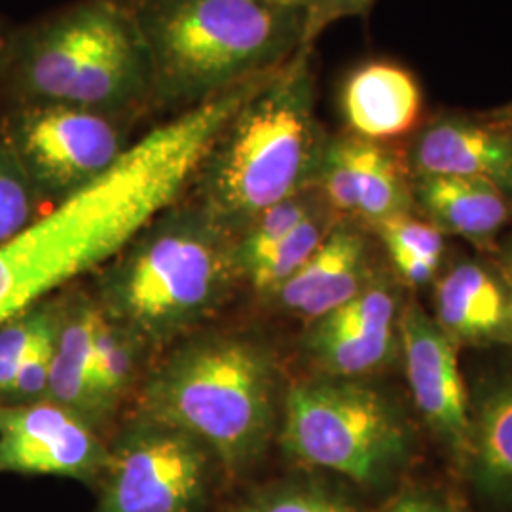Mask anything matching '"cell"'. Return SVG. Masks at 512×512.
I'll return each mask as SVG.
<instances>
[{"label": "cell", "mask_w": 512, "mask_h": 512, "mask_svg": "<svg viewBox=\"0 0 512 512\" xmlns=\"http://www.w3.org/2000/svg\"><path fill=\"white\" fill-rule=\"evenodd\" d=\"M283 446L304 465L380 486L406 465L412 435L382 391L357 378L327 376L289 391Z\"/></svg>", "instance_id": "7"}, {"label": "cell", "mask_w": 512, "mask_h": 512, "mask_svg": "<svg viewBox=\"0 0 512 512\" xmlns=\"http://www.w3.org/2000/svg\"><path fill=\"white\" fill-rule=\"evenodd\" d=\"M154 109H192L274 74L304 48L306 10L264 0H129Z\"/></svg>", "instance_id": "3"}, {"label": "cell", "mask_w": 512, "mask_h": 512, "mask_svg": "<svg viewBox=\"0 0 512 512\" xmlns=\"http://www.w3.org/2000/svg\"><path fill=\"white\" fill-rule=\"evenodd\" d=\"M414 203L442 234H452L490 249L511 220L512 200L494 184L423 175L414 177Z\"/></svg>", "instance_id": "18"}, {"label": "cell", "mask_w": 512, "mask_h": 512, "mask_svg": "<svg viewBox=\"0 0 512 512\" xmlns=\"http://www.w3.org/2000/svg\"><path fill=\"white\" fill-rule=\"evenodd\" d=\"M109 448L54 401L0 406V475L101 478Z\"/></svg>", "instance_id": "10"}, {"label": "cell", "mask_w": 512, "mask_h": 512, "mask_svg": "<svg viewBox=\"0 0 512 512\" xmlns=\"http://www.w3.org/2000/svg\"><path fill=\"white\" fill-rule=\"evenodd\" d=\"M368 272L365 236L338 220L308 262L275 294L285 310L319 321L361 293L370 283Z\"/></svg>", "instance_id": "15"}, {"label": "cell", "mask_w": 512, "mask_h": 512, "mask_svg": "<svg viewBox=\"0 0 512 512\" xmlns=\"http://www.w3.org/2000/svg\"><path fill=\"white\" fill-rule=\"evenodd\" d=\"M55 325H57V311L54 321L38 334L35 344L25 353L19 365L16 382L12 385L8 397L16 404L37 403L48 397V385L52 374V361H54Z\"/></svg>", "instance_id": "26"}, {"label": "cell", "mask_w": 512, "mask_h": 512, "mask_svg": "<svg viewBox=\"0 0 512 512\" xmlns=\"http://www.w3.org/2000/svg\"><path fill=\"white\" fill-rule=\"evenodd\" d=\"M313 50L251 93L207 150L192 183L198 205L234 236L253 220L315 186L329 139L317 114Z\"/></svg>", "instance_id": "2"}, {"label": "cell", "mask_w": 512, "mask_h": 512, "mask_svg": "<svg viewBox=\"0 0 512 512\" xmlns=\"http://www.w3.org/2000/svg\"><path fill=\"white\" fill-rule=\"evenodd\" d=\"M236 268L234 234L198 203H175L122 253L110 306L135 336L165 342L219 304Z\"/></svg>", "instance_id": "5"}, {"label": "cell", "mask_w": 512, "mask_h": 512, "mask_svg": "<svg viewBox=\"0 0 512 512\" xmlns=\"http://www.w3.org/2000/svg\"><path fill=\"white\" fill-rule=\"evenodd\" d=\"M397 272L403 275L404 281H408L410 285H425L429 281H433V277L439 270L440 262L425 258V256L412 255L406 251H387Z\"/></svg>", "instance_id": "30"}, {"label": "cell", "mask_w": 512, "mask_h": 512, "mask_svg": "<svg viewBox=\"0 0 512 512\" xmlns=\"http://www.w3.org/2000/svg\"><path fill=\"white\" fill-rule=\"evenodd\" d=\"M423 95L414 74L391 61H368L349 73L340 109L349 133L385 143L418 126Z\"/></svg>", "instance_id": "16"}, {"label": "cell", "mask_w": 512, "mask_h": 512, "mask_svg": "<svg viewBox=\"0 0 512 512\" xmlns=\"http://www.w3.org/2000/svg\"><path fill=\"white\" fill-rule=\"evenodd\" d=\"M2 131H4V116L0 114V137H2Z\"/></svg>", "instance_id": "36"}, {"label": "cell", "mask_w": 512, "mask_h": 512, "mask_svg": "<svg viewBox=\"0 0 512 512\" xmlns=\"http://www.w3.org/2000/svg\"><path fill=\"white\" fill-rule=\"evenodd\" d=\"M435 321L458 346H512V291L486 264L463 260L435 287Z\"/></svg>", "instance_id": "14"}, {"label": "cell", "mask_w": 512, "mask_h": 512, "mask_svg": "<svg viewBox=\"0 0 512 512\" xmlns=\"http://www.w3.org/2000/svg\"><path fill=\"white\" fill-rule=\"evenodd\" d=\"M412 183L393 148L351 133L327 139L315 179L332 213L372 228L414 211Z\"/></svg>", "instance_id": "12"}, {"label": "cell", "mask_w": 512, "mask_h": 512, "mask_svg": "<svg viewBox=\"0 0 512 512\" xmlns=\"http://www.w3.org/2000/svg\"><path fill=\"white\" fill-rule=\"evenodd\" d=\"M308 348L329 376L359 378L389 365L401 351L399 327L376 332H310Z\"/></svg>", "instance_id": "20"}, {"label": "cell", "mask_w": 512, "mask_h": 512, "mask_svg": "<svg viewBox=\"0 0 512 512\" xmlns=\"http://www.w3.org/2000/svg\"><path fill=\"white\" fill-rule=\"evenodd\" d=\"M387 512H448L433 495L423 492H406L399 495Z\"/></svg>", "instance_id": "31"}, {"label": "cell", "mask_w": 512, "mask_h": 512, "mask_svg": "<svg viewBox=\"0 0 512 512\" xmlns=\"http://www.w3.org/2000/svg\"><path fill=\"white\" fill-rule=\"evenodd\" d=\"M270 76L226 90L150 129L107 173L61 198L50 213L4 243L0 325L122 255L152 220L181 202L217 135Z\"/></svg>", "instance_id": "1"}, {"label": "cell", "mask_w": 512, "mask_h": 512, "mask_svg": "<svg viewBox=\"0 0 512 512\" xmlns=\"http://www.w3.org/2000/svg\"><path fill=\"white\" fill-rule=\"evenodd\" d=\"M217 465L196 437L143 414L109 450L95 512H202Z\"/></svg>", "instance_id": "8"}, {"label": "cell", "mask_w": 512, "mask_h": 512, "mask_svg": "<svg viewBox=\"0 0 512 512\" xmlns=\"http://www.w3.org/2000/svg\"><path fill=\"white\" fill-rule=\"evenodd\" d=\"M143 406V414L196 437L226 471L238 473L272 435L274 368L251 342L196 340L152 374Z\"/></svg>", "instance_id": "6"}, {"label": "cell", "mask_w": 512, "mask_h": 512, "mask_svg": "<svg viewBox=\"0 0 512 512\" xmlns=\"http://www.w3.org/2000/svg\"><path fill=\"white\" fill-rule=\"evenodd\" d=\"M376 0H310L306 8V35L304 48L313 50L315 40L340 19L366 16Z\"/></svg>", "instance_id": "29"}, {"label": "cell", "mask_w": 512, "mask_h": 512, "mask_svg": "<svg viewBox=\"0 0 512 512\" xmlns=\"http://www.w3.org/2000/svg\"><path fill=\"white\" fill-rule=\"evenodd\" d=\"M480 118H484L486 122L494 124L497 128L512 131V101L501 105V107L488 110V112H484V114H480Z\"/></svg>", "instance_id": "32"}, {"label": "cell", "mask_w": 512, "mask_h": 512, "mask_svg": "<svg viewBox=\"0 0 512 512\" xmlns=\"http://www.w3.org/2000/svg\"><path fill=\"white\" fill-rule=\"evenodd\" d=\"M38 196L18 154L0 137V247L35 220Z\"/></svg>", "instance_id": "24"}, {"label": "cell", "mask_w": 512, "mask_h": 512, "mask_svg": "<svg viewBox=\"0 0 512 512\" xmlns=\"http://www.w3.org/2000/svg\"><path fill=\"white\" fill-rule=\"evenodd\" d=\"M497 270H499V274L503 275V279L509 283L512 291V234L499 247V266H497Z\"/></svg>", "instance_id": "33"}, {"label": "cell", "mask_w": 512, "mask_h": 512, "mask_svg": "<svg viewBox=\"0 0 512 512\" xmlns=\"http://www.w3.org/2000/svg\"><path fill=\"white\" fill-rule=\"evenodd\" d=\"M8 42H10V37H6V35H4V31L0 29V74L4 71L6 52H8Z\"/></svg>", "instance_id": "34"}, {"label": "cell", "mask_w": 512, "mask_h": 512, "mask_svg": "<svg viewBox=\"0 0 512 512\" xmlns=\"http://www.w3.org/2000/svg\"><path fill=\"white\" fill-rule=\"evenodd\" d=\"M408 167L414 177L440 175L494 184L512 200V131L484 118L439 116L418 131Z\"/></svg>", "instance_id": "13"}, {"label": "cell", "mask_w": 512, "mask_h": 512, "mask_svg": "<svg viewBox=\"0 0 512 512\" xmlns=\"http://www.w3.org/2000/svg\"><path fill=\"white\" fill-rule=\"evenodd\" d=\"M245 512H353L334 495L304 484L277 486L256 495Z\"/></svg>", "instance_id": "28"}, {"label": "cell", "mask_w": 512, "mask_h": 512, "mask_svg": "<svg viewBox=\"0 0 512 512\" xmlns=\"http://www.w3.org/2000/svg\"><path fill=\"white\" fill-rule=\"evenodd\" d=\"M336 222L338 220L332 217L327 202L321 203L247 272L255 289L262 293H277L308 262Z\"/></svg>", "instance_id": "21"}, {"label": "cell", "mask_w": 512, "mask_h": 512, "mask_svg": "<svg viewBox=\"0 0 512 512\" xmlns=\"http://www.w3.org/2000/svg\"><path fill=\"white\" fill-rule=\"evenodd\" d=\"M469 410V450L461 465L478 492L512 507V372L480 380Z\"/></svg>", "instance_id": "17"}, {"label": "cell", "mask_w": 512, "mask_h": 512, "mask_svg": "<svg viewBox=\"0 0 512 512\" xmlns=\"http://www.w3.org/2000/svg\"><path fill=\"white\" fill-rule=\"evenodd\" d=\"M399 300L384 283H368L344 306L315 321V329L330 332H376L395 329L399 323Z\"/></svg>", "instance_id": "25"}, {"label": "cell", "mask_w": 512, "mask_h": 512, "mask_svg": "<svg viewBox=\"0 0 512 512\" xmlns=\"http://www.w3.org/2000/svg\"><path fill=\"white\" fill-rule=\"evenodd\" d=\"M135 334L97 311L93 323L92 382L99 397L114 403L135 368Z\"/></svg>", "instance_id": "23"}, {"label": "cell", "mask_w": 512, "mask_h": 512, "mask_svg": "<svg viewBox=\"0 0 512 512\" xmlns=\"http://www.w3.org/2000/svg\"><path fill=\"white\" fill-rule=\"evenodd\" d=\"M97 310L76 304L57 313L54 361L48 401L71 410L80 418L103 414L109 406L92 382L93 323Z\"/></svg>", "instance_id": "19"}, {"label": "cell", "mask_w": 512, "mask_h": 512, "mask_svg": "<svg viewBox=\"0 0 512 512\" xmlns=\"http://www.w3.org/2000/svg\"><path fill=\"white\" fill-rule=\"evenodd\" d=\"M18 103H61L131 120L152 107L147 46L129 0H78L10 37Z\"/></svg>", "instance_id": "4"}, {"label": "cell", "mask_w": 512, "mask_h": 512, "mask_svg": "<svg viewBox=\"0 0 512 512\" xmlns=\"http://www.w3.org/2000/svg\"><path fill=\"white\" fill-rule=\"evenodd\" d=\"M397 327L416 408L435 437L463 463L469 450L471 410L459 368V346L418 304L404 306Z\"/></svg>", "instance_id": "11"}, {"label": "cell", "mask_w": 512, "mask_h": 512, "mask_svg": "<svg viewBox=\"0 0 512 512\" xmlns=\"http://www.w3.org/2000/svg\"><path fill=\"white\" fill-rule=\"evenodd\" d=\"M264 2H274V4H291V6H300V8H308L310 0H264Z\"/></svg>", "instance_id": "35"}, {"label": "cell", "mask_w": 512, "mask_h": 512, "mask_svg": "<svg viewBox=\"0 0 512 512\" xmlns=\"http://www.w3.org/2000/svg\"><path fill=\"white\" fill-rule=\"evenodd\" d=\"M321 203H325L317 186L296 194L285 202L260 213L236 241V262L241 272H249L258 260L268 255L275 245L287 238L294 228L311 215Z\"/></svg>", "instance_id": "22"}, {"label": "cell", "mask_w": 512, "mask_h": 512, "mask_svg": "<svg viewBox=\"0 0 512 512\" xmlns=\"http://www.w3.org/2000/svg\"><path fill=\"white\" fill-rule=\"evenodd\" d=\"M128 120L61 103H18L2 137L40 196L65 198L99 179L128 150Z\"/></svg>", "instance_id": "9"}, {"label": "cell", "mask_w": 512, "mask_h": 512, "mask_svg": "<svg viewBox=\"0 0 512 512\" xmlns=\"http://www.w3.org/2000/svg\"><path fill=\"white\" fill-rule=\"evenodd\" d=\"M374 230L380 234L387 251H406L440 262L446 249L444 234L439 228L427 219L414 217L412 213L385 220Z\"/></svg>", "instance_id": "27"}]
</instances>
